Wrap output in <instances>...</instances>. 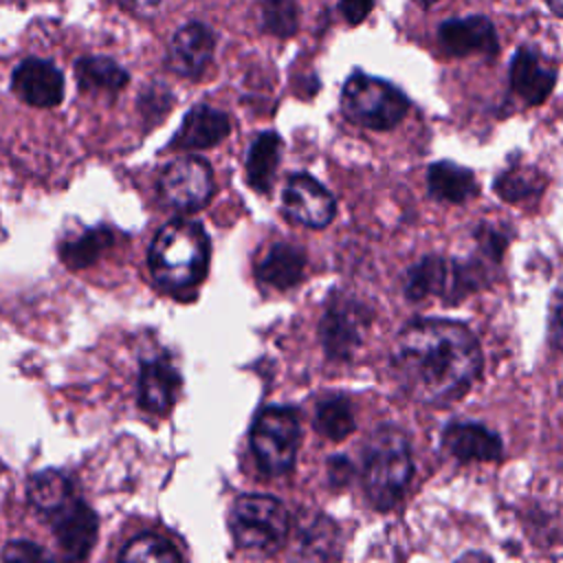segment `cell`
I'll return each mask as SVG.
<instances>
[{"mask_svg":"<svg viewBox=\"0 0 563 563\" xmlns=\"http://www.w3.org/2000/svg\"><path fill=\"white\" fill-rule=\"evenodd\" d=\"M29 499L35 508L51 512L59 504H64L68 497H73V482L68 475L59 471H40L35 473L26 484Z\"/></svg>","mask_w":563,"mask_h":563,"instance_id":"obj_23","label":"cell"},{"mask_svg":"<svg viewBox=\"0 0 563 563\" xmlns=\"http://www.w3.org/2000/svg\"><path fill=\"white\" fill-rule=\"evenodd\" d=\"M374 0H341L339 7H341V13L345 15L347 22L356 24L361 20H365V15L369 13Z\"/></svg>","mask_w":563,"mask_h":563,"instance_id":"obj_30","label":"cell"},{"mask_svg":"<svg viewBox=\"0 0 563 563\" xmlns=\"http://www.w3.org/2000/svg\"><path fill=\"white\" fill-rule=\"evenodd\" d=\"M541 185H543V180L539 178V174L532 169H526V167H512V169L504 172L495 183L499 196L510 202H517V200H523V198L537 194L541 189Z\"/></svg>","mask_w":563,"mask_h":563,"instance_id":"obj_27","label":"cell"},{"mask_svg":"<svg viewBox=\"0 0 563 563\" xmlns=\"http://www.w3.org/2000/svg\"><path fill=\"white\" fill-rule=\"evenodd\" d=\"M411 449L407 435L391 424L378 427L363 449V488L376 510H389L411 479Z\"/></svg>","mask_w":563,"mask_h":563,"instance_id":"obj_3","label":"cell"},{"mask_svg":"<svg viewBox=\"0 0 563 563\" xmlns=\"http://www.w3.org/2000/svg\"><path fill=\"white\" fill-rule=\"evenodd\" d=\"M125 11H130L136 18H152L158 13L163 0H119Z\"/></svg>","mask_w":563,"mask_h":563,"instance_id":"obj_32","label":"cell"},{"mask_svg":"<svg viewBox=\"0 0 563 563\" xmlns=\"http://www.w3.org/2000/svg\"><path fill=\"white\" fill-rule=\"evenodd\" d=\"M282 154V141L275 132H262L249 147L246 176L251 187L266 194L275 178V169Z\"/></svg>","mask_w":563,"mask_h":563,"instance_id":"obj_21","label":"cell"},{"mask_svg":"<svg viewBox=\"0 0 563 563\" xmlns=\"http://www.w3.org/2000/svg\"><path fill=\"white\" fill-rule=\"evenodd\" d=\"M427 185L444 202H464L477 194L475 176L455 163H433L427 172Z\"/></svg>","mask_w":563,"mask_h":563,"instance_id":"obj_20","label":"cell"},{"mask_svg":"<svg viewBox=\"0 0 563 563\" xmlns=\"http://www.w3.org/2000/svg\"><path fill=\"white\" fill-rule=\"evenodd\" d=\"M442 442H444V449L462 462H468V460L488 462L501 455L499 435L493 429L484 427L482 422L455 420L444 429Z\"/></svg>","mask_w":563,"mask_h":563,"instance_id":"obj_16","label":"cell"},{"mask_svg":"<svg viewBox=\"0 0 563 563\" xmlns=\"http://www.w3.org/2000/svg\"><path fill=\"white\" fill-rule=\"evenodd\" d=\"M314 427L323 438L332 442L347 438L354 431L352 405L343 396H332L321 400L314 413Z\"/></svg>","mask_w":563,"mask_h":563,"instance_id":"obj_24","label":"cell"},{"mask_svg":"<svg viewBox=\"0 0 563 563\" xmlns=\"http://www.w3.org/2000/svg\"><path fill=\"white\" fill-rule=\"evenodd\" d=\"M341 108L350 121L363 128L387 130L405 117L407 99L396 86L356 73L343 86Z\"/></svg>","mask_w":563,"mask_h":563,"instance_id":"obj_5","label":"cell"},{"mask_svg":"<svg viewBox=\"0 0 563 563\" xmlns=\"http://www.w3.org/2000/svg\"><path fill=\"white\" fill-rule=\"evenodd\" d=\"M11 88L29 106L53 108L64 97V77L55 64L29 57L15 66Z\"/></svg>","mask_w":563,"mask_h":563,"instance_id":"obj_12","label":"cell"},{"mask_svg":"<svg viewBox=\"0 0 563 563\" xmlns=\"http://www.w3.org/2000/svg\"><path fill=\"white\" fill-rule=\"evenodd\" d=\"M112 244V233L108 229H90L59 246V257L70 268L90 266L108 246Z\"/></svg>","mask_w":563,"mask_h":563,"instance_id":"obj_25","label":"cell"},{"mask_svg":"<svg viewBox=\"0 0 563 563\" xmlns=\"http://www.w3.org/2000/svg\"><path fill=\"white\" fill-rule=\"evenodd\" d=\"M548 4L552 7V11H554L556 15L563 18V0H548Z\"/></svg>","mask_w":563,"mask_h":563,"instance_id":"obj_34","label":"cell"},{"mask_svg":"<svg viewBox=\"0 0 563 563\" xmlns=\"http://www.w3.org/2000/svg\"><path fill=\"white\" fill-rule=\"evenodd\" d=\"M251 449L266 475H286L299 449V418L290 407H266L251 429Z\"/></svg>","mask_w":563,"mask_h":563,"instance_id":"obj_7","label":"cell"},{"mask_svg":"<svg viewBox=\"0 0 563 563\" xmlns=\"http://www.w3.org/2000/svg\"><path fill=\"white\" fill-rule=\"evenodd\" d=\"M438 37H440L442 48L457 57L493 55L497 51L495 26L482 15L446 20L440 26Z\"/></svg>","mask_w":563,"mask_h":563,"instance_id":"obj_14","label":"cell"},{"mask_svg":"<svg viewBox=\"0 0 563 563\" xmlns=\"http://www.w3.org/2000/svg\"><path fill=\"white\" fill-rule=\"evenodd\" d=\"M77 81L84 90L117 92L128 84V73L108 57H81L75 64Z\"/></svg>","mask_w":563,"mask_h":563,"instance_id":"obj_22","label":"cell"},{"mask_svg":"<svg viewBox=\"0 0 563 563\" xmlns=\"http://www.w3.org/2000/svg\"><path fill=\"white\" fill-rule=\"evenodd\" d=\"M216 37L209 26L189 22L176 31L167 48V64L176 75L198 77L213 57Z\"/></svg>","mask_w":563,"mask_h":563,"instance_id":"obj_13","label":"cell"},{"mask_svg":"<svg viewBox=\"0 0 563 563\" xmlns=\"http://www.w3.org/2000/svg\"><path fill=\"white\" fill-rule=\"evenodd\" d=\"M482 284L484 273L473 262L424 257L409 268L405 279V295L409 301H424L429 297L460 301Z\"/></svg>","mask_w":563,"mask_h":563,"instance_id":"obj_6","label":"cell"},{"mask_svg":"<svg viewBox=\"0 0 563 563\" xmlns=\"http://www.w3.org/2000/svg\"><path fill=\"white\" fill-rule=\"evenodd\" d=\"M121 561H150V563H176L180 561V552L165 539L156 534H141L132 539L121 556Z\"/></svg>","mask_w":563,"mask_h":563,"instance_id":"obj_26","label":"cell"},{"mask_svg":"<svg viewBox=\"0 0 563 563\" xmlns=\"http://www.w3.org/2000/svg\"><path fill=\"white\" fill-rule=\"evenodd\" d=\"M554 66L534 48H519L510 64V86L530 106L541 103L554 88Z\"/></svg>","mask_w":563,"mask_h":563,"instance_id":"obj_15","label":"cell"},{"mask_svg":"<svg viewBox=\"0 0 563 563\" xmlns=\"http://www.w3.org/2000/svg\"><path fill=\"white\" fill-rule=\"evenodd\" d=\"M180 385V374L169 361H145L139 376V405L150 413H165L174 405Z\"/></svg>","mask_w":563,"mask_h":563,"instance_id":"obj_17","label":"cell"},{"mask_svg":"<svg viewBox=\"0 0 563 563\" xmlns=\"http://www.w3.org/2000/svg\"><path fill=\"white\" fill-rule=\"evenodd\" d=\"M264 13V24L273 33L288 35L295 31L297 20H295V9L288 0H268L262 9Z\"/></svg>","mask_w":563,"mask_h":563,"instance_id":"obj_28","label":"cell"},{"mask_svg":"<svg viewBox=\"0 0 563 563\" xmlns=\"http://www.w3.org/2000/svg\"><path fill=\"white\" fill-rule=\"evenodd\" d=\"M303 268H306V255L299 246L295 244H273L264 257L260 260L255 275L260 282L286 290L295 284H299V279L303 277Z\"/></svg>","mask_w":563,"mask_h":563,"instance_id":"obj_19","label":"cell"},{"mask_svg":"<svg viewBox=\"0 0 563 563\" xmlns=\"http://www.w3.org/2000/svg\"><path fill=\"white\" fill-rule=\"evenodd\" d=\"M229 528L238 548L255 554L275 552L288 537V512L268 495H242L235 499Z\"/></svg>","mask_w":563,"mask_h":563,"instance_id":"obj_4","label":"cell"},{"mask_svg":"<svg viewBox=\"0 0 563 563\" xmlns=\"http://www.w3.org/2000/svg\"><path fill=\"white\" fill-rule=\"evenodd\" d=\"M350 473H352V464L345 460V455H334L330 460V479H332L334 486L345 484Z\"/></svg>","mask_w":563,"mask_h":563,"instance_id":"obj_33","label":"cell"},{"mask_svg":"<svg viewBox=\"0 0 563 563\" xmlns=\"http://www.w3.org/2000/svg\"><path fill=\"white\" fill-rule=\"evenodd\" d=\"M413 2H418L420 7H431L433 2H438V0H413Z\"/></svg>","mask_w":563,"mask_h":563,"instance_id":"obj_35","label":"cell"},{"mask_svg":"<svg viewBox=\"0 0 563 563\" xmlns=\"http://www.w3.org/2000/svg\"><path fill=\"white\" fill-rule=\"evenodd\" d=\"M229 130H231V123L224 112L200 103L185 114L172 147H178V150L213 147L229 134Z\"/></svg>","mask_w":563,"mask_h":563,"instance_id":"obj_18","label":"cell"},{"mask_svg":"<svg viewBox=\"0 0 563 563\" xmlns=\"http://www.w3.org/2000/svg\"><path fill=\"white\" fill-rule=\"evenodd\" d=\"M282 207L288 218L312 229L328 227L336 209L332 194L308 174H295L286 180Z\"/></svg>","mask_w":563,"mask_h":563,"instance_id":"obj_11","label":"cell"},{"mask_svg":"<svg viewBox=\"0 0 563 563\" xmlns=\"http://www.w3.org/2000/svg\"><path fill=\"white\" fill-rule=\"evenodd\" d=\"M53 534L66 559H86L97 541L99 519L86 501L68 497L64 504L46 512Z\"/></svg>","mask_w":563,"mask_h":563,"instance_id":"obj_10","label":"cell"},{"mask_svg":"<svg viewBox=\"0 0 563 563\" xmlns=\"http://www.w3.org/2000/svg\"><path fill=\"white\" fill-rule=\"evenodd\" d=\"M209 253V235L202 224L194 220H172L150 244V273L161 288L183 292L205 279Z\"/></svg>","mask_w":563,"mask_h":563,"instance_id":"obj_2","label":"cell"},{"mask_svg":"<svg viewBox=\"0 0 563 563\" xmlns=\"http://www.w3.org/2000/svg\"><path fill=\"white\" fill-rule=\"evenodd\" d=\"M391 369L400 389L422 405L462 398L482 372V350L468 328L444 319L409 323L396 339Z\"/></svg>","mask_w":563,"mask_h":563,"instance_id":"obj_1","label":"cell"},{"mask_svg":"<svg viewBox=\"0 0 563 563\" xmlns=\"http://www.w3.org/2000/svg\"><path fill=\"white\" fill-rule=\"evenodd\" d=\"M4 561H42L48 559V552L31 541H11L2 552Z\"/></svg>","mask_w":563,"mask_h":563,"instance_id":"obj_29","label":"cell"},{"mask_svg":"<svg viewBox=\"0 0 563 563\" xmlns=\"http://www.w3.org/2000/svg\"><path fill=\"white\" fill-rule=\"evenodd\" d=\"M369 319V310L361 301L350 297L332 299L319 325L321 343L328 356L339 361L350 358L363 343Z\"/></svg>","mask_w":563,"mask_h":563,"instance_id":"obj_8","label":"cell"},{"mask_svg":"<svg viewBox=\"0 0 563 563\" xmlns=\"http://www.w3.org/2000/svg\"><path fill=\"white\" fill-rule=\"evenodd\" d=\"M552 341L556 347L563 350V284L556 290V297L552 303Z\"/></svg>","mask_w":563,"mask_h":563,"instance_id":"obj_31","label":"cell"},{"mask_svg":"<svg viewBox=\"0 0 563 563\" xmlns=\"http://www.w3.org/2000/svg\"><path fill=\"white\" fill-rule=\"evenodd\" d=\"M163 198L176 209H200L213 194V174L207 161L183 156L172 161L158 180Z\"/></svg>","mask_w":563,"mask_h":563,"instance_id":"obj_9","label":"cell"}]
</instances>
